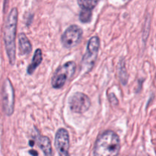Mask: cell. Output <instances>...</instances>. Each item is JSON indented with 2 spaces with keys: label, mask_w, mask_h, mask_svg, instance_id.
<instances>
[{
  "label": "cell",
  "mask_w": 156,
  "mask_h": 156,
  "mask_svg": "<svg viewBox=\"0 0 156 156\" xmlns=\"http://www.w3.org/2000/svg\"><path fill=\"white\" fill-rule=\"evenodd\" d=\"M18 17V9L14 8L11 10L4 26L3 36H4L5 46L11 65H14L15 62V54H16L15 37H16Z\"/></svg>",
  "instance_id": "obj_1"
},
{
  "label": "cell",
  "mask_w": 156,
  "mask_h": 156,
  "mask_svg": "<svg viewBox=\"0 0 156 156\" xmlns=\"http://www.w3.org/2000/svg\"><path fill=\"white\" fill-rule=\"evenodd\" d=\"M120 141L118 135L113 131H105L98 138L94 148V155L114 156L119 154Z\"/></svg>",
  "instance_id": "obj_2"
},
{
  "label": "cell",
  "mask_w": 156,
  "mask_h": 156,
  "mask_svg": "<svg viewBox=\"0 0 156 156\" xmlns=\"http://www.w3.org/2000/svg\"><path fill=\"white\" fill-rule=\"evenodd\" d=\"M100 48V40L98 37L94 36L88 41L87 50L82 60V71L88 73L94 66Z\"/></svg>",
  "instance_id": "obj_3"
},
{
  "label": "cell",
  "mask_w": 156,
  "mask_h": 156,
  "mask_svg": "<svg viewBox=\"0 0 156 156\" xmlns=\"http://www.w3.org/2000/svg\"><path fill=\"white\" fill-rule=\"evenodd\" d=\"M76 69V65L73 61L66 62L56 69L52 77V86L56 89L62 88L66 82L71 79L75 74Z\"/></svg>",
  "instance_id": "obj_4"
},
{
  "label": "cell",
  "mask_w": 156,
  "mask_h": 156,
  "mask_svg": "<svg viewBox=\"0 0 156 156\" xmlns=\"http://www.w3.org/2000/svg\"><path fill=\"white\" fill-rule=\"evenodd\" d=\"M82 34L83 31L79 26L75 24L69 26L65 30L61 37L62 46L66 48H72L76 47L80 43L82 37Z\"/></svg>",
  "instance_id": "obj_5"
},
{
  "label": "cell",
  "mask_w": 156,
  "mask_h": 156,
  "mask_svg": "<svg viewBox=\"0 0 156 156\" xmlns=\"http://www.w3.org/2000/svg\"><path fill=\"white\" fill-rule=\"evenodd\" d=\"M2 105L3 110L7 116H11L14 112L15 107V92L12 82L6 79L2 86Z\"/></svg>",
  "instance_id": "obj_6"
},
{
  "label": "cell",
  "mask_w": 156,
  "mask_h": 156,
  "mask_svg": "<svg viewBox=\"0 0 156 156\" xmlns=\"http://www.w3.org/2000/svg\"><path fill=\"white\" fill-rule=\"evenodd\" d=\"M70 110L77 114L86 112L91 107V101L85 94L82 92L75 93L69 101Z\"/></svg>",
  "instance_id": "obj_7"
},
{
  "label": "cell",
  "mask_w": 156,
  "mask_h": 156,
  "mask_svg": "<svg viewBox=\"0 0 156 156\" xmlns=\"http://www.w3.org/2000/svg\"><path fill=\"white\" fill-rule=\"evenodd\" d=\"M55 147L59 155H69V136L66 129L60 128L56 132L55 137Z\"/></svg>",
  "instance_id": "obj_8"
},
{
  "label": "cell",
  "mask_w": 156,
  "mask_h": 156,
  "mask_svg": "<svg viewBox=\"0 0 156 156\" xmlns=\"http://www.w3.org/2000/svg\"><path fill=\"white\" fill-rule=\"evenodd\" d=\"M19 50L22 55L29 54L32 51V45L24 34H20L18 37Z\"/></svg>",
  "instance_id": "obj_9"
},
{
  "label": "cell",
  "mask_w": 156,
  "mask_h": 156,
  "mask_svg": "<svg viewBox=\"0 0 156 156\" xmlns=\"http://www.w3.org/2000/svg\"><path fill=\"white\" fill-rule=\"evenodd\" d=\"M42 59V51H41V49H37V50L35 51L34 55L33 56V59H32L31 63H30V65L29 66L28 68H27V73H28V74H32V73L35 71V69L39 66L40 64L41 63Z\"/></svg>",
  "instance_id": "obj_10"
},
{
  "label": "cell",
  "mask_w": 156,
  "mask_h": 156,
  "mask_svg": "<svg viewBox=\"0 0 156 156\" xmlns=\"http://www.w3.org/2000/svg\"><path fill=\"white\" fill-rule=\"evenodd\" d=\"M40 148L45 155H52V146L50 139L47 136H41L38 140Z\"/></svg>",
  "instance_id": "obj_11"
},
{
  "label": "cell",
  "mask_w": 156,
  "mask_h": 156,
  "mask_svg": "<svg viewBox=\"0 0 156 156\" xmlns=\"http://www.w3.org/2000/svg\"><path fill=\"white\" fill-rule=\"evenodd\" d=\"M119 76H120V80L123 85H126L128 82V74L126 72V66H125L124 59H122L120 62H119Z\"/></svg>",
  "instance_id": "obj_12"
},
{
  "label": "cell",
  "mask_w": 156,
  "mask_h": 156,
  "mask_svg": "<svg viewBox=\"0 0 156 156\" xmlns=\"http://www.w3.org/2000/svg\"><path fill=\"white\" fill-rule=\"evenodd\" d=\"M79 6L82 9L92 10L98 4V0H78Z\"/></svg>",
  "instance_id": "obj_13"
},
{
  "label": "cell",
  "mask_w": 156,
  "mask_h": 156,
  "mask_svg": "<svg viewBox=\"0 0 156 156\" xmlns=\"http://www.w3.org/2000/svg\"><path fill=\"white\" fill-rule=\"evenodd\" d=\"M91 16H92L91 10L82 9L80 14H79V19L82 23H88L91 21Z\"/></svg>",
  "instance_id": "obj_14"
},
{
  "label": "cell",
  "mask_w": 156,
  "mask_h": 156,
  "mask_svg": "<svg viewBox=\"0 0 156 156\" xmlns=\"http://www.w3.org/2000/svg\"><path fill=\"white\" fill-rule=\"evenodd\" d=\"M109 99L110 101H111V103L113 105H117V104H118V100L117 99V98H116L115 94H110Z\"/></svg>",
  "instance_id": "obj_15"
},
{
  "label": "cell",
  "mask_w": 156,
  "mask_h": 156,
  "mask_svg": "<svg viewBox=\"0 0 156 156\" xmlns=\"http://www.w3.org/2000/svg\"><path fill=\"white\" fill-rule=\"evenodd\" d=\"M30 154H31V155H37L38 153L37 152H35V151H30Z\"/></svg>",
  "instance_id": "obj_16"
},
{
  "label": "cell",
  "mask_w": 156,
  "mask_h": 156,
  "mask_svg": "<svg viewBox=\"0 0 156 156\" xmlns=\"http://www.w3.org/2000/svg\"><path fill=\"white\" fill-rule=\"evenodd\" d=\"M6 5H7V0H5V9L6 8Z\"/></svg>",
  "instance_id": "obj_17"
}]
</instances>
